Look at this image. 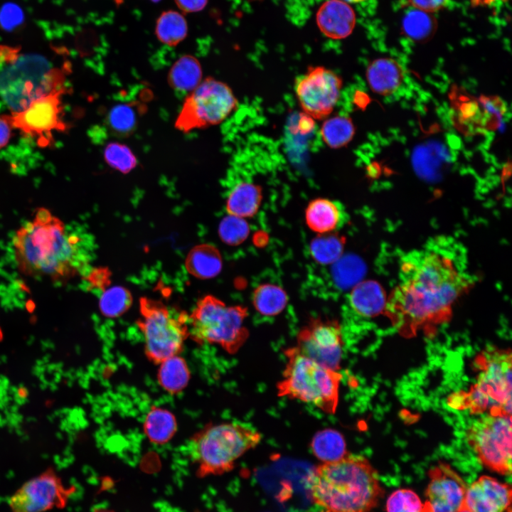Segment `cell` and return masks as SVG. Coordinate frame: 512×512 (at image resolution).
I'll return each mask as SVG.
<instances>
[{
  "label": "cell",
  "instance_id": "7402d4cb",
  "mask_svg": "<svg viewBox=\"0 0 512 512\" xmlns=\"http://www.w3.org/2000/svg\"><path fill=\"white\" fill-rule=\"evenodd\" d=\"M349 303L358 315L371 318L385 310L386 302L381 287L373 281L358 283L352 289Z\"/></svg>",
  "mask_w": 512,
  "mask_h": 512
},
{
  "label": "cell",
  "instance_id": "8fae6325",
  "mask_svg": "<svg viewBox=\"0 0 512 512\" xmlns=\"http://www.w3.org/2000/svg\"><path fill=\"white\" fill-rule=\"evenodd\" d=\"M466 440L484 466L501 475H511V415L480 417L468 428Z\"/></svg>",
  "mask_w": 512,
  "mask_h": 512
},
{
  "label": "cell",
  "instance_id": "277c9868",
  "mask_svg": "<svg viewBox=\"0 0 512 512\" xmlns=\"http://www.w3.org/2000/svg\"><path fill=\"white\" fill-rule=\"evenodd\" d=\"M474 366L478 373L476 383L467 391L450 395L448 405L472 414L511 416V349L487 348L478 354Z\"/></svg>",
  "mask_w": 512,
  "mask_h": 512
},
{
  "label": "cell",
  "instance_id": "44dd1931",
  "mask_svg": "<svg viewBox=\"0 0 512 512\" xmlns=\"http://www.w3.org/2000/svg\"><path fill=\"white\" fill-rule=\"evenodd\" d=\"M262 198V188L259 185L241 181L229 191L226 210L229 215L242 218L252 217L257 212Z\"/></svg>",
  "mask_w": 512,
  "mask_h": 512
},
{
  "label": "cell",
  "instance_id": "d6986e66",
  "mask_svg": "<svg viewBox=\"0 0 512 512\" xmlns=\"http://www.w3.org/2000/svg\"><path fill=\"white\" fill-rule=\"evenodd\" d=\"M320 31L332 39H343L352 33L356 25V14L352 7L341 0H328L316 13Z\"/></svg>",
  "mask_w": 512,
  "mask_h": 512
},
{
  "label": "cell",
  "instance_id": "b9f144b4",
  "mask_svg": "<svg viewBox=\"0 0 512 512\" xmlns=\"http://www.w3.org/2000/svg\"><path fill=\"white\" fill-rule=\"evenodd\" d=\"M178 6L185 12H196L203 10L208 0H175Z\"/></svg>",
  "mask_w": 512,
  "mask_h": 512
},
{
  "label": "cell",
  "instance_id": "cb8c5ba5",
  "mask_svg": "<svg viewBox=\"0 0 512 512\" xmlns=\"http://www.w3.org/2000/svg\"><path fill=\"white\" fill-rule=\"evenodd\" d=\"M341 210L338 205L326 198L311 201L305 211L308 227L313 231L324 234L331 233L340 224Z\"/></svg>",
  "mask_w": 512,
  "mask_h": 512
},
{
  "label": "cell",
  "instance_id": "484cf974",
  "mask_svg": "<svg viewBox=\"0 0 512 512\" xmlns=\"http://www.w3.org/2000/svg\"><path fill=\"white\" fill-rule=\"evenodd\" d=\"M159 364L157 378L160 386L171 395L183 391L191 378L186 360L178 354L167 358Z\"/></svg>",
  "mask_w": 512,
  "mask_h": 512
},
{
  "label": "cell",
  "instance_id": "836d02e7",
  "mask_svg": "<svg viewBox=\"0 0 512 512\" xmlns=\"http://www.w3.org/2000/svg\"><path fill=\"white\" fill-rule=\"evenodd\" d=\"M132 303L130 292L123 287L115 286L104 291L99 307L104 316L115 318L127 311Z\"/></svg>",
  "mask_w": 512,
  "mask_h": 512
},
{
  "label": "cell",
  "instance_id": "ac0fdd59",
  "mask_svg": "<svg viewBox=\"0 0 512 512\" xmlns=\"http://www.w3.org/2000/svg\"><path fill=\"white\" fill-rule=\"evenodd\" d=\"M511 500L510 484L483 475L467 486L463 509L469 512H511Z\"/></svg>",
  "mask_w": 512,
  "mask_h": 512
},
{
  "label": "cell",
  "instance_id": "2e32d148",
  "mask_svg": "<svg viewBox=\"0 0 512 512\" xmlns=\"http://www.w3.org/2000/svg\"><path fill=\"white\" fill-rule=\"evenodd\" d=\"M60 89L41 97L24 110L7 115L12 127L36 138L41 146H47L52 141L54 131H63L66 124L61 118L60 97L65 92Z\"/></svg>",
  "mask_w": 512,
  "mask_h": 512
},
{
  "label": "cell",
  "instance_id": "f6af8a7d",
  "mask_svg": "<svg viewBox=\"0 0 512 512\" xmlns=\"http://www.w3.org/2000/svg\"><path fill=\"white\" fill-rule=\"evenodd\" d=\"M93 512H113L111 510L107 509V508H97Z\"/></svg>",
  "mask_w": 512,
  "mask_h": 512
},
{
  "label": "cell",
  "instance_id": "d6a6232c",
  "mask_svg": "<svg viewBox=\"0 0 512 512\" xmlns=\"http://www.w3.org/2000/svg\"><path fill=\"white\" fill-rule=\"evenodd\" d=\"M344 238L336 233L320 234L310 244V252L317 262L333 264L341 256Z\"/></svg>",
  "mask_w": 512,
  "mask_h": 512
},
{
  "label": "cell",
  "instance_id": "60d3db41",
  "mask_svg": "<svg viewBox=\"0 0 512 512\" xmlns=\"http://www.w3.org/2000/svg\"><path fill=\"white\" fill-rule=\"evenodd\" d=\"M410 7L434 13L443 9L449 0H405Z\"/></svg>",
  "mask_w": 512,
  "mask_h": 512
},
{
  "label": "cell",
  "instance_id": "3957f363",
  "mask_svg": "<svg viewBox=\"0 0 512 512\" xmlns=\"http://www.w3.org/2000/svg\"><path fill=\"white\" fill-rule=\"evenodd\" d=\"M309 496L326 512H371L384 495L378 472L359 454L321 462L308 478Z\"/></svg>",
  "mask_w": 512,
  "mask_h": 512
},
{
  "label": "cell",
  "instance_id": "ffe728a7",
  "mask_svg": "<svg viewBox=\"0 0 512 512\" xmlns=\"http://www.w3.org/2000/svg\"><path fill=\"white\" fill-rule=\"evenodd\" d=\"M366 77L369 87L373 92L388 96L395 93L402 84L404 71L395 59L379 58L368 65Z\"/></svg>",
  "mask_w": 512,
  "mask_h": 512
},
{
  "label": "cell",
  "instance_id": "5b68a950",
  "mask_svg": "<svg viewBox=\"0 0 512 512\" xmlns=\"http://www.w3.org/2000/svg\"><path fill=\"white\" fill-rule=\"evenodd\" d=\"M262 439L261 432L246 423L210 424L190 438L188 451L198 476L220 475L231 471L237 460Z\"/></svg>",
  "mask_w": 512,
  "mask_h": 512
},
{
  "label": "cell",
  "instance_id": "30bf717a",
  "mask_svg": "<svg viewBox=\"0 0 512 512\" xmlns=\"http://www.w3.org/2000/svg\"><path fill=\"white\" fill-rule=\"evenodd\" d=\"M238 100L223 82L206 78L186 97L176 121V127L184 132L216 125L236 108Z\"/></svg>",
  "mask_w": 512,
  "mask_h": 512
},
{
  "label": "cell",
  "instance_id": "f1b7e54d",
  "mask_svg": "<svg viewBox=\"0 0 512 512\" xmlns=\"http://www.w3.org/2000/svg\"><path fill=\"white\" fill-rule=\"evenodd\" d=\"M202 70L198 60L191 55L179 58L172 65L169 80L172 87L179 92H190L201 82Z\"/></svg>",
  "mask_w": 512,
  "mask_h": 512
},
{
  "label": "cell",
  "instance_id": "83f0119b",
  "mask_svg": "<svg viewBox=\"0 0 512 512\" xmlns=\"http://www.w3.org/2000/svg\"><path fill=\"white\" fill-rule=\"evenodd\" d=\"M310 446L313 454L321 462L336 461L348 454L343 436L331 428L316 432Z\"/></svg>",
  "mask_w": 512,
  "mask_h": 512
},
{
  "label": "cell",
  "instance_id": "ab89813d",
  "mask_svg": "<svg viewBox=\"0 0 512 512\" xmlns=\"http://www.w3.org/2000/svg\"><path fill=\"white\" fill-rule=\"evenodd\" d=\"M23 18L21 10L14 4L5 5L0 11V23L5 28H12L18 25Z\"/></svg>",
  "mask_w": 512,
  "mask_h": 512
},
{
  "label": "cell",
  "instance_id": "ee69618b",
  "mask_svg": "<svg viewBox=\"0 0 512 512\" xmlns=\"http://www.w3.org/2000/svg\"><path fill=\"white\" fill-rule=\"evenodd\" d=\"M88 279H90L91 284L97 287H103L107 283V271H105L103 269H97L89 276Z\"/></svg>",
  "mask_w": 512,
  "mask_h": 512
},
{
  "label": "cell",
  "instance_id": "9a60e30c",
  "mask_svg": "<svg viewBox=\"0 0 512 512\" xmlns=\"http://www.w3.org/2000/svg\"><path fill=\"white\" fill-rule=\"evenodd\" d=\"M296 347L304 356L339 371L343 356L341 326L334 319H313L297 333Z\"/></svg>",
  "mask_w": 512,
  "mask_h": 512
},
{
  "label": "cell",
  "instance_id": "e0dca14e",
  "mask_svg": "<svg viewBox=\"0 0 512 512\" xmlns=\"http://www.w3.org/2000/svg\"><path fill=\"white\" fill-rule=\"evenodd\" d=\"M429 481L421 512H460L466 484L448 464L439 462L428 471Z\"/></svg>",
  "mask_w": 512,
  "mask_h": 512
},
{
  "label": "cell",
  "instance_id": "f546056e",
  "mask_svg": "<svg viewBox=\"0 0 512 512\" xmlns=\"http://www.w3.org/2000/svg\"><path fill=\"white\" fill-rule=\"evenodd\" d=\"M252 303L256 311L264 316L281 313L287 304V295L282 288L272 284L258 286L253 292Z\"/></svg>",
  "mask_w": 512,
  "mask_h": 512
},
{
  "label": "cell",
  "instance_id": "d4e9b609",
  "mask_svg": "<svg viewBox=\"0 0 512 512\" xmlns=\"http://www.w3.org/2000/svg\"><path fill=\"white\" fill-rule=\"evenodd\" d=\"M143 429L151 442L158 445L164 444L176 432V419L171 411L153 406L145 417Z\"/></svg>",
  "mask_w": 512,
  "mask_h": 512
},
{
  "label": "cell",
  "instance_id": "bcb514c9",
  "mask_svg": "<svg viewBox=\"0 0 512 512\" xmlns=\"http://www.w3.org/2000/svg\"><path fill=\"white\" fill-rule=\"evenodd\" d=\"M343 1L347 3H358V2H361L364 0H343Z\"/></svg>",
  "mask_w": 512,
  "mask_h": 512
},
{
  "label": "cell",
  "instance_id": "9c48e42d",
  "mask_svg": "<svg viewBox=\"0 0 512 512\" xmlns=\"http://www.w3.org/2000/svg\"><path fill=\"white\" fill-rule=\"evenodd\" d=\"M139 312L137 324L144 335L147 358L159 364L169 357L180 354L189 337L188 315L173 313L161 302L147 297L140 299Z\"/></svg>",
  "mask_w": 512,
  "mask_h": 512
},
{
  "label": "cell",
  "instance_id": "4316f807",
  "mask_svg": "<svg viewBox=\"0 0 512 512\" xmlns=\"http://www.w3.org/2000/svg\"><path fill=\"white\" fill-rule=\"evenodd\" d=\"M401 29L410 40L425 43L435 34L437 21L432 13L410 7L402 16Z\"/></svg>",
  "mask_w": 512,
  "mask_h": 512
},
{
  "label": "cell",
  "instance_id": "4fadbf2b",
  "mask_svg": "<svg viewBox=\"0 0 512 512\" xmlns=\"http://www.w3.org/2000/svg\"><path fill=\"white\" fill-rule=\"evenodd\" d=\"M341 78L322 66L309 68L295 81V93L304 112L316 119L327 117L340 97Z\"/></svg>",
  "mask_w": 512,
  "mask_h": 512
},
{
  "label": "cell",
  "instance_id": "6da1fadb",
  "mask_svg": "<svg viewBox=\"0 0 512 512\" xmlns=\"http://www.w3.org/2000/svg\"><path fill=\"white\" fill-rule=\"evenodd\" d=\"M472 284L461 254L444 241L432 242L402 257L385 311L403 337L432 336Z\"/></svg>",
  "mask_w": 512,
  "mask_h": 512
},
{
  "label": "cell",
  "instance_id": "7a4b0ae2",
  "mask_svg": "<svg viewBox=\"0 0 512 512\" xmlns=\"http://www.w3.org/2000/svg\"><path fill=\"white\" fill-rule=\"evenodd\" d=\"M80 242L79 238L68 233L60 218L40 208L14 236L18 269L26 276L69 279L88 262Z\"/></svg>",
  "mask_w": 512,
  "mask_h": 512
},
{
  "label": "cell",
  "instance_id": "8d00e7d4",
  "mask_svg": "<svg viewBox=\"0 0 512 512\" xmlns=\"http://www.w3.org/2000/svg\"><path fill=\"white\" fill-rule=\"evenodd\" d=\"M107 122L110 128L115 133L129 134L136 126L137 113L130 105H117L110 110Z\"/></svg>",
  "mask_w": 512,
  "mask_h": 512
},
{
  "label": "cell",
  "instance_id": "52a82bcc",
  "mask_svg": "<svg viewBox=\"0 0 512 512\" xmlns=\"http://www.w3.org/2000/svg\"><path fill=\"white\" fill-rule=\"evenodd\" d=\"M61 70L51 68L43 57L19 55L18 50L0 63V95L18 112L35 100L63 87Z\"/></svg>",
  "mask_w": 512,
  "mask_h": 512
},
{
  "label": "cell",
  "instance_id": "c3c4849f",
  "mask_svg": "<svg viewBox=\"0 0 512 512\" xmlns=\"http://www.w3.org/2000/svg\"><path fill=\"white\" fill-rule=\"evenodd\" d=\"M151 1H154V2H155V1H160V0H151Z\"/></svg>",
  "mask_w": 512,
  "mask_h": 512
},
{
  "label": "cell",
  "instance_id": "1f68e13d",
  "mask_svg": "<svg viewBox=\"0 0 512 512\" xmlns=\"http://www.w3.org/2000/svg\"><path fill=\"white\" fill-rule=\"evenodd\" d=\"M355 132V126L350 117L337 115L324 122L321 128V136L328 146L338 149L345 146L352 140Z\"/></svg>",
  "mask_w": 512,
  "mask_h": 512
},
{
  "label": "cell",
  "instance_id": "8992f818",
  "mask_svg": "<svg viewBox=\"0 0 512 512\" xmlns=\"http://www.w3.org/2000/svg\"><path fill=\"white\" fill-rule=\"evenodd\" d=\"M282 379L276 385L278 397L314 405L334 415L338 405L342 374L302 354L296 346L286 348Z\"/></svg>",
  "mask_w": 512,
  "mask_h": 512
},
{
  "label": "cell",
  "instance_id": "5bb4252c",
  "mask_svg": "<svg viewBox=\"0 0 512 512\" xmlns=\"http://www.w3.org/2000/svg\"><path fill=\"white\" fill-rule=\"evenodd\" d=\"M74 486H67L52 469L31 479L9 499L11 512H46L66 506Z\"/></svg>",
  "mask_w": 512,
  "mask_h": 512
},
{
  "label": "cell",
  "instance_id": "4dcf8cb0",
  "mask_svg": "<svg viewBox=\"0 0 512 512\" xmlns=\"http://www.w3.org/2000/svg\"><path fill=\"white\" fill-rule=\"evenodd\" d=\"M155 33L161 43L169 46H176L187 36L186 20L178 11H165L156 21Z\"/></svg>",
  "mask_w": 512,
  "mask_h": 512
},
{
  "label": "cell",
  "instance_id": "ba28073f",
  "mask_svg": "<svg viewBox=\"0 0 512 512\" xmlns=\"http://www.w3.org/2000/svg\"><path fill=\"white\" fill-rule=\"evenodd\" d=\"M248 315L242 306H227L207 295L188 315L189 337L199 345L217 344L229 354L236 353L249 337L244 325Z\"/></svg>",
  "mask_w": 512,
  "mask_h": 512
},
{
  "label": "cell",
  "instance_id": "7bdbcfd3",
  "mask_svg": "<svg viewBox=\"0 0 512 512\" xmlns=\"http://www.w3.org/2000/svg\"><path fill=\"white\" fill-rule=\"evenodd\" d=\"M11 128L7 115L0 116V149L8 144L11 135Z\"/></svg>",
  "mask_w": 512,
  "mask_h": 512
},
{
  "label": "cell",
  "instance_id": "681fc988",
  "mask_svg": "<svg viewBox=\"0 0 512 512\" xmlns=\"http://www.w3.org/2000/svg\"><path fill=\"white\" fill-rule=\"evenodd\" d=\"M321 512H326V511H321Z\"/></svg>",
  "mask_w": 512,
  "mask_h": 512
},
{
  "label": "cell",
  "instance_id": "e575fe53",
  "mask_svg": "<svg viewBox=\"0 0 512 512\" xmlns=\"http://www.w3.org/2000/svg\"><path fill=\"white\" fill-rule=\"evenodd\" d=\"M250 228L245 218L233 215L223 218L218 227L220 239L230 245L241 244L248 236Z\"/></svg>",
  "mask_w": 512,
  "mask_h": 512
},
{
  "label": "cell",
  "instance_id": "603a6c76",
  "mask_svg": "<svg viewBox=\"0 0 512 512\" xmlns=\"http://www.w3.org/2000/svg\"><path fill=\"white\" fill-rule=\"evenodd\" d=\"M222 257L219 250L210 244L198 245L188 252L185 265L187 271L198 279H210L217 276L222 269Z\"/></svg>",
  "mask_w": 512,
  "mask_h": 512
},
{
  "label": "cell",
  "instance_id": "d590c367",
  "mask_svg": "<svg viewBox=\"0 0 512 512\" xmlns=\"http://www.w3.org/2000/svg\"><path fill=\"white\" fill-rule=\"evenodd\" d=\"M104 158L109 166L122 173L132 171L137 165V158L126 145L111 142L104 151Z\"/></svg>",
  "mask_w": 512,
  "mask_h": 512
},
{
  "label": "cell",
  "instance_id": "74e56055",
  "mask_svg": "<svg viewBox=\"0 0 512 512\" xmlns=\"http://www.w3.org/2000/svg\"><path fill=\"white\" fill-rule=\"evenodd\" d=\"M361 264L351 256H341L333 263L332 276L335 283L341 287H348L354 284L361 276Z\"/></svg>",
  "mask_w": 512,
  "mask_h": 512
},
{
  "label": "cell",
  "instance_id": "7dc6e473",
  "mask_svg": "<svg viewBox=\"0 0 512 512\" xmlns=\"http://www.w3.org/2000/svg\"><path fill=\"white\" fill-rule=\"evenodd\" d=\"M460 512H469V511H466V510H464V509H463V510H462V511H461Z\"/></svg>",
  "mask_w": 512,
  "mask_h": 512
},
{
  "label": "cell",
  "instance_id": "7c38bea8",
  "mask_svg": "<svg viewBox=\"0 0 512 512\" xmlns=\"http://www.w3.org/2000/svg\"><path fill=\"white\" fill-rule=\"evenodd\" d=\"M449 100L453 124L466 136L497 129L506 112V103L500 97H476L457 86L451 90Z\"/></svg>",
  "mask_w": 512,
  "mask_h": 512
},
{
  "label": "cell",
  "instance_id": "f35d334b",
  "mask_svg": "<svg viewBox=\"0 0 512 512\" xmlns=\"http://www.w3.org/2000/svg\"><path fill=\"white\" fill-rule=\"evenodd\" d=\"M423 502L412 489H400L388 498L386 512H421Z\"/></svg>",
  "mask_w": 512,
  "mask_h": 512
}]
</instances>
